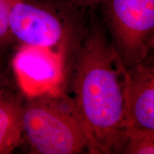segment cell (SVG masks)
<instances>
[{
	"instance_id": "obj_1",
	"label": "cell",
	"mask_w": 154,
	"mask_h": 154,
	"mask_svg": "<svg viewBox=\"0 0 154 154\" xmlns=\"http://www.w3.org/2000/svg\"><path fill=\"white\" fill-rule=\"evenodd\" d=\"M86 32L72 72V101L92 154L119 153L125 133L128 69L99 25Z\"/></svg>"
},
{
	"instance_id": "obj_2",
	"label": "cell",
	"mask_w": 154,
	"mask_h": 154,
	"mask_svg": "<svg viewBox=\"0 0 154 154\" xmlns=\"http://www.w3.org/2000/svg\"><path fill=\"white\" fill-rule=\"evenodd\" d=\"M85 10L68 0H14L10 13L13 40L66 57L85 36Z\"/></svg>"
},
{
	"instance_id": "obj_3",
	"label": "cell",
	"mask_w": 154,
	"mask_h": 154,
	"mask_svg": "<svg viewBox=\"0 0 154 154\" xmlns=\"http://www.w3.org/2000/svg\"><path fill=\"white\" fill-rule=\"evenodd\" d=\"M23 104V136L31 153L74 154L88 150L79 116L69 98L39 96Z\"/></svg>"
},
{
	"instance_id": "obj_4",
	"label": "cell",
	"mask_w": 154,
	"mask_h": 154,
	"mask_svg": "<svg viewBox=\"0 0 154 154\" xmlns=\"http://www.w3.org/2000/svg\"><path fill=\"white\" fill-rule=\"evenodd\" d=\"M113 45L127 68L142 62L153 44L154 0H104Z\"/></svg>"
},
{
	"instance_id": "obj_5",
	"label": "cell",
	"mask_w": 154,
	"mask_h": 154,
	"mask_svg": "<svg viewBox=\"0 0 154 154\" xmlns=\"http://www.w3.org/2000/svg\"><path fill=\"white\" fill-rule=\"evenodd\" d=\"M12 67L17 83L29 98L59 96L66 79V57L48 48L21 45Z\"/></svg>"
},
{
	"instance_id": "obj_6",
	"label": "cell",
	"mask_w": 154,
	"mask_h": 154,
	"mask_svg": "<svg viewBox=\"0 0 154 154\" xmlns=\"http://www.w3.org/2000/svg\"><path fill=\"white\" fill-rule=\"evenodd\" d=\"M128 69L124 104L127 130L154 131V69L140 62Z\"/></svg>"
},
{
	"instance_id": "obj_7",
	"label": "cell",
	"mask_w": 154,
	"mask_h": 154,
	"mask_svg": "<svg viewBox=\"0 0 154 154\" xmlns=\"http://www.w3.org/2000/svg\"><path fill=\"white\" fill-rule=\"evenodd\" d=\"M23 103L7 87L0 94V154H8L22 142Z\"/></svg>"
},
{
	"instance_id": "obj_8",
	"label": "cell",
	"mask_w": 154,
	"mask_h": 154,
	"mask_svg": "<svg viewBox=\"0 0 154 154\" xmlns=\"http://www.w3.org/2000/svg\"><path fill=\"white\" fill-rule=\"evenodd\" d=\"M153 154L154 131L128 129L125 133L119 153Z\"/></svg>"
},
{
	"instance_id": "obj_9",
	"label": "cell",
	"mask_w": 154,
	"mask_h": 154,
	"mask_svg": "<svg viewBox=\"0 0 154 154\" xmlns=\"http://www.w3.org/2000/svg\"><path fill=\"white\" fill-rule=\"evenodd\" d=\"M14 0H0V57L13 41L10 28V13Z\"/></svg>"
},
{
	"instance_id": "obj_10",
	"label": "cell",
	"mask_w": 154,
	"mask_h": 154,
	"mask_svg": "<svg viewBox=\"0 0 154 154\" xmlns=\"http://www.w3.org/2000/svg\"><path fill=\"white\" fill-rule=\"evenodd\" d=\"M74 5L84 9L94 8L96 6L101 5L104 0H68Z\"/></svg>"
},
{
	"instance_id": "obj_11",
	"label": "cell",
	"mask_w": 154,
	"mask_h": 154,
	"mask_svg": "<svg viewBox=\"0 0 154 154\" xmlns=\"http://www.w3.org/2000/svg\"><path fill=\"white\" fill-rule=\"evenodd\" d=\"M7 79H6V76H5L2 69V66L0 65V94L2 91L5 89V87H7Z\"/></svg>"
}]
</instances>
